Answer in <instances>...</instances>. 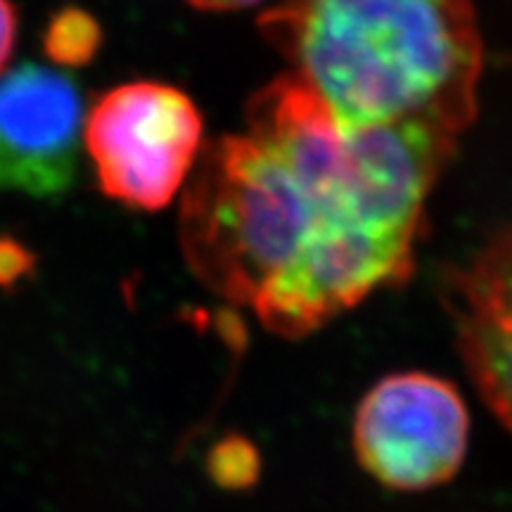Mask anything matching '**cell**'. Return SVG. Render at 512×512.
I'll return each mask as SVG.
<instances>
[{
  "label": "cell",
  "instance_id": "cell-4",
  "mask_svg": "<svg viewBox=\"0 0 512 512\" xmlns=\"http://www.w3.org/2000/svg\"><path fill=\"white\" fill-rule=\"evenodd\" d=\"M358 465L392 491H427L451 482L467 456L470 413L444 377L394 373L382 377L354 415Z\"/></svg>",
  "mask_w": 512,
  "mask_h": 512
},
{
  "label": "cell",
  "instance_id": "cell-9",
  "mask_svg": "<svg viewBox=\"0 0 512 512\" xmlns=\"http://www.w3.org/2000/svg\"><path fill=\"white\" fill-rule=\"evenodd\" d=\"M36 264V254L27 245L10 235H0V290H17L24 280L34 275Z\"/></svg>",
  "mask_w": 512,
  "mask_h": 512
},
{
  "label": "cell",
  "instance_id": "cell-11",
  "mask_svg": "<svg viewBox=\"0 0 512 512\" xmlns=\"http://www.w3.org/2000/svg\"><path fill=\"white\" fill-rule=\"evenodd\" d=\"M185 3L202 12H240L256 8V5L266 3V0H185Z\"/></svg>",
  "mask_w": 512,
  "mask_h": 512
},
{
  "label": "cell",
  "instance_id": "cell-8",
  "mask_svg": "<svg viewBox=\"0 0 512 512\" xmlns=\"http://www.w3.org/2000/svg\"><path fill=\"white\" fill-rule=\"evenodd\" d=\"M209 475L223 489H245L259 475V458L252 444L240 437H228L211 448Z\"/></svg>",
  "mask_w": 512,
  "mask_h": 512
},
{
  "label": "cell",
  "instance_id": "cell-7",
  "mask_svg": "<svg viewBox=\"0 0 512 512\" xmlns=\"http://www.w3.org/2000/svg\"><path fill=\"white\" fill-rule=\"evenodd\" d=\"M102 41H105V34L98 19L76 5L57 10L48 19L41 36L43 53L48 60L67 69L91 64L100 53Z\"/></svg>",
  "mask_w": 512,
  "mask_h": 512
},
{
  "label": "cell",
  "instance_id": "cell-6",
  "mask_svg": "<svg viewBox=\"0 0 512 512\" xmlns=\"http://www.w3.org/2000/svg\"><path fill=\"white\" fill-rule=\"evenodd\" d=\"M444 304L467 375L512 432V223L448 271Z\"/></svg>",
  "mask_w": 512,
  "mask_h": 512
},
{
  "label": "cell",
  "instance_id": "cell-1",
  "mask_svg": "<svg viewBox=\"0 0 512 512\" xmlns=\"http://www.w3.org/2000/svg\"><path fill=\"white\" fill-rule=\"evenodd\" d=\"M458 145L415 128H351L292 74L207 140L181 192L188 268L273 335L302 339L408 283L427 202Z\"/></svg>",
  "mask_w": 512,
  "mask_h": 512
},
{
  "label": "cell",
  "instance_id": "cell-5",
  "mask_svg": "<svg viewBox=\"0 0 512 512\" xmlns=\"http://www.w3.org/2000/svg\"><path fill=\"white\" fill-rule=\"evenodd\" d=\"M79 83L43 64L0 76V195L60 200L79 174L83 147Z\"/></svg>",
  "mask_w": 512,
  "mask_h": 512
},
{
  "label": "cell",
  "instance_id": "cell-2",
  "mask_svg": "<svg viewBox=\"0 0 512 512\" xmlns=\"http://www.w3.org/2000/svg\"><path fill=\"white\" fill-rule=\"evenodd\" d=\"M259 31L344 126L460 145L475 124L484 36L472 0H278Z\"/></svg>",
  "mask_w": 512,
  "mask_h": 512
},
{
  "label": "cell",
  "instance_id": "cell-3",
  "mask_svg": "<svg viewBox=\"0 0 512 512\" xmlns=\"http://www.w3.org/2000/svg\"><path fill=\"white\" fill-rule=\"evenodd\" d=\"M207 145L195 100L164 81H128L100 93L83 119V147L102 195L162 211L188 185Z\"/></svg>",
  "mask_w": 512,
  "mask_h": 512
},
{
  "label": "cell",
  "instance_id": "cell-10",
  "mask_svg": "<svg viewBox=\"0 0 512 512\" xmlns=\"http://www.w3.org/2000/svg\"><path fill=\"white\" fill-rule=\"evenodd\" d=\"M17 43V8L15 0H0V74L8 67Z\"/></svg>",
  "mask_w": 512,
  "mask_h": 512
}]
</instances>
